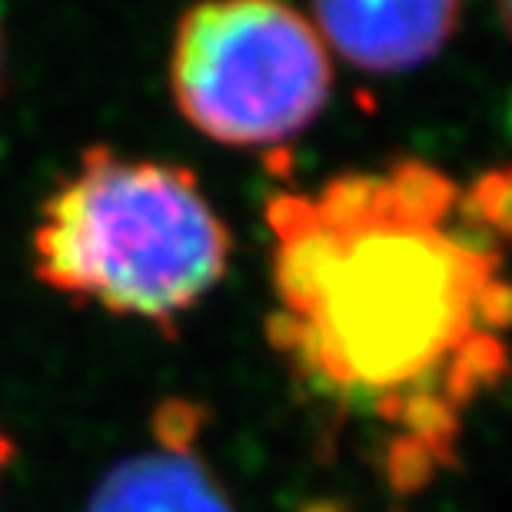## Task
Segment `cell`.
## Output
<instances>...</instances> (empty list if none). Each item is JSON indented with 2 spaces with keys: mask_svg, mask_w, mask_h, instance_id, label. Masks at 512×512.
<instances>
[{
  "mask_svg": "<svg viewBox=\"0 0 512 512\" xmlns=\"http://www.w3.org/2000/svg\"><path fill=\"white\" fill-rule=\"evenodd\" d=\"M263 220L266 340L296 396L393 496L426 493L512 363V167L399 157L273 193Z\"/></svg>",
  "mask_w": 512,
  "mask_h": 512,
  "instance_id": "6da1fadb",
  "label": "cell"
},
{
  "mask_svg": "<svg viewBox=\"0 0 512 512\" xmlns=\"http://www.w3.org/2000/svg\"><path fill=\"white\" fill-rule=\"evenodd\" d=\"M30 250L54 293L173 333L227 280L233 237L190 167L100 143L44 200Z\"/></svg>",
  "mask_w": 512,
  "mask_h": 512,
  "instance_id": "7a4b0ae2",
  "label": "cell"
},
{
  "mask_svg": "<svg viewBox=\"0 0 512 512\" xmlns=\"http://www.w3.org/2000/svg\"><path fill=\"white\" fill-rule=\"evenodd\" d=\"M333 80V54L310 14L276 0L203 4L173 27V107L223 147L260 150L300 137L326 114Z\"/></svg>",
  "mask_w": 512,
  "mask_h": 512,
  "instance_id": "3957f363",
  "label": "cell"
},
{
  "mask_svg": "<svg viewBox=\"0 0 512 512\" xmlns=\"http://www.w3.org/2000/svg\"><path fill=\"white\" fill-rule=\"evenodd\" d=\"M207 416L190 399H167L153 416V443L100 476L87 512H237L200 453Z\"/></svg>",
  "mask_w": 512,
  "mask_h": 512,
  "instance_id": "277c9868",
  "label": "cell"
},
{
  "mask_svg": "<svg viewBox=\"0 0 512 512\" xmlns=\"http://www.w3.org/2000/svg\"><path fill=\"white\" fill-rule=\"evenodd\" d=\"M330 54L363 74L393 77L426 67L459 34V4H316L310 10Z\"/></svg>",
  "mask_w": 512,
  "mask_h": 512,
  "instance_id": "5b68a950",
  "label": "cell"
},
{
  "mask_svg": "<svg viewBox=\"0 0 512 512\" xmlns=\"http://www.w3.org/2000/svg\"><path fill=\"white\" fill-rule=\"evenodd\" d=\"M10 459H14V443H10V436L4 433V429H0V479H4Z\"/></svg>",
  "mask_w": 512,
  "mask_h": 512,
  "instance_id": "8992f818",
  "label": "cell"
},
{
  "mask_svg": "<svg viewBox=\"0 0 512 512\" xmlns=\"http://www.w3.org/2000/svg\"><path fill=\"white\" fill-rule=\"evenodd\" d=\"M499 20H503V30H506L509 40H512V4H503V7H499Z\"/></svg>",
  "mask_w": 512,
  "mask_h": 512,
  "instance_id": "52a82bcc",
  "label": "cell"
},
{
  "mask_svg": "<svg viewBox=\"0 0 512 512\" xmlns=\"http://www.w3.org/2000/svg\"><path fill=\"white\" fill-rule=\"evenodd\" d=\"M4 64H7V54H4V34H0V84H4Z\"/></svg>",
  "mask_w": 512,
  "mask_h": 512,
  "instance_id": "ba28073f",
  "label": "cell"
}]
</instances>
